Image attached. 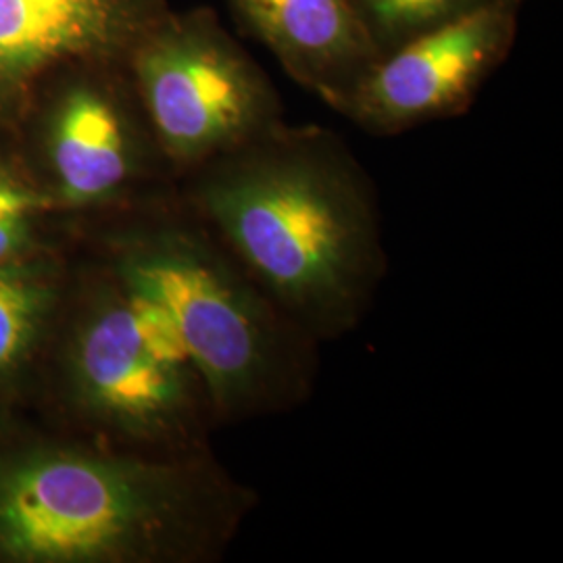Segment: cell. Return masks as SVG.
Wrapping results in <instances>:
<instances>
[{
	"label": "cell",
	"instance_id": "1",
	"mask_svg": "<svg viewBox=\"0 0 563 563\" xmlns=\"http://www.w3.org/2000/svg\"><path fill=\"white\" fill-rule=\"evenodd\" d=\"M178 192L313 341H341L372 313L388 274L380 201L336 132L284 121Z\"/></svg>",
	"mask_w": 563,
	"mask_h": 563
},
{
	"label": "cell",
	"instance_id": "3",
	"mask_svg": "<svg viewBox=\"0 0 563 563\" xmlns=\"http://www.w3.org/2000/svg\"><path fill=\"white\" fill-rule=\"evenodd\" d=\"M104 216L99 262L176 323L220 428L286 416L311 399L322 344L282 311L178 188Z\"/></svg>",
	"mask_w": 563,
	"mask_h": 563
},
{
	"label": "cell",
	"instance_id": "11",
	"mask_svg": "<svg viewBox=\"0 0 563 563\" xmlns=\"http://www.w3.org/2000/svg\"><path fill=\"white\" fill-rule=\"evenodd\" d=\"M520 0H349L378 57L484 7Z\"/></svg>",
	"mask_w": 563,
	"mask_h": 563
},
{
	"label": "cell",
	"instance_id": "8",
	"mask_svg": "<svg viewBox=\"0 0 563 563\" xmlns=\"http://www.w3.org/2000/svg\"><path fill=\"white\" fill-rule=\"evenodd\" d=\"M165 0H0V132L18 128L51 74L121 63Z\"/></svg>",
	"mask_w": 563,
	"mask_h": 563
},
{
	"label": "cell",
	"instance_id": "6",
	"mask_svg": "<svg viewBox=\"0 0 563 563\" xmlns=\"http://www.w3.org/2000/svg\"><path fill=\"white\" fill-rule=\"evenodd\" d=\"M42 121V192L71 213H111L178 188L121 63L60 74Z\"/></svg>",
	"mask_w": 563,
	"mask_h": 563
},
{
	"label": "cell",
	"instance_id": "7",
	"mask_svg": "<svg viewBox=\"0 0 563 563\" xmlns=\"http://www.w3.org/2000/svg\"><path fill=\"white\" fill-rule=\"evenodd\" d=\"M520 4L484 7L380 55L334 111L374 136L460 118L509 57Z\"/></svg>",
	"mask_w": 563,
	"mask_h": 563
},
{
	"label": "cell",
	"instance_id": "4",
	"mask_svg": "<svg viewBox=\"0 0 563 563\" xmlns=\"http://www.w3.org/2000/svg\"><path fill=\"white\" fill-rule=\"evenodd\" d=\"M55 339L78 434L146 453L211 449L220 426L176 323L104 263L71 284Z\"/></svg>",
	"mask_w": 563,
	"mask_h": 563
},
{
	"label": "cell",
	"instance_id": "10",
	"mask_svg": "<svg viewBox=\"0 0 563 563\" xmlns=\"http://www.w3.org/2000/svg\"><path fill=\"white\" fill-rule=\"evenodd\" d=\"M69 292L65 265L44 251L0 263V395L20 383L44 353Z\"/></svg>",
	"mask_w": 563,
	"mask_h": 563
},
{
	"label": "cell",
	"instance_id": "2",
	"mask_svg": "<svg viewBox=\"0 0 563 563\" xmlns=\"http://www.w3.org/2000/svg\"><path fill=\"white\" fill-rule=\"evenodd\" d=\"M211 449L146 453L86 437L0 443V563H213L257 509Z\"/></svg>",
	"mask_w": 563,
	"mask_h": 563
},
{
	"label": "cell",
	"instance_id": "5",
	"mask_svg": "<svg viewBox=\"0 0 563 563\" xmlns=\"http://www.w3.org/2000/svg\"><path fill=\"white\" fill-rule=\"evenodd\" d=\"M123 67L178 180L286 121L274 81L207 7L163 11Z\"/></svg>",
	"mask_w": 563,
	"mask_h": 563
},
{
	"label": "cell",
	"instance_id": "13",
	"mask_svg": "<svg viewBox=\"0 0 563 563\" xmlns=\"http://www.w3.org/2000/svg\"><path fill=\"white\" fill-rule=\"evenodd\" d=\"M520 2H523V0H520Z\"/></svg>",
	"mask_w": 563,
	"mask_h": 563
},
{
	"label": "cell",
	"instance_id": "12",
	"mask_svg": "<svg viewBox=\"0 0 563 563\" xmlns=\"http://www.w3.org/2000/svg\"><path fill=\"white\" fill-rule=\"evenodd\" d=\"M53 209L38 181L0 159V263L41 253L42 216Z\"/></svg>",
	"mask_w": 563,
	"mask_h": 563
},
{
	"label": "cell",
	"instance_id": "9",
	"mask_svg": "<svg viewBox=\"0 0 563 563\" xmlns=\"http://www.w3.org/2000/svg\"><path fill=\"white\" fill-rule=\"evenodd\" d=\"M236 23L330 109L378 59L349 0H228Z\"/></svg>",
	"mask_w": 563,
	"mask_h": 563
}]
</instances>
